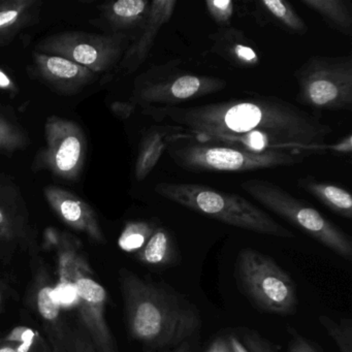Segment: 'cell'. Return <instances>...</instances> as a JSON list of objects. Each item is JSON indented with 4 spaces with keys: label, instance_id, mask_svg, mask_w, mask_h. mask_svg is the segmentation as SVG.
Here are the masks:
<instances>
[{
    "label": "cell",
    "instance_id": "6da1fadb",
    "mask_svg": "<svg viewBox=\"0 0 352 352\" xmlns=\"http://www.w3.org/2000/svg\"><path fill=\"white\" fill-rule=\"evenodd\" d=\"M145 114L186 135L251 151H327L333 129L319 117L276 96H253L201 106L152 107Z\"/></svg>",
    "mask_w": 352,
    "mask_h": 352
},
{
    "label": "cell",
    "instance_id": "7a4b0ae2",
    "mask_svg": "<svg viewBox=\"0 0 352 352\" xmlns=\"http://www.w3.org/2000/svg\"><path fill=\"white\" fill-rule=\"evenodd\" d=\"M126 294L131 333L145 343L176 345L199 329L197 311L170 288L133 276L127 281Z\"/></svg>",
    "mask_w": 352,
    "mask_h": 352
},
{
    "label": "cell",
    "instance_id": "3957f363",
    "mask_svg": "<svg viewBox=\"0 0 352 352\" xmlns=\"http://www.w3.org/2000/svg\"><path fill=\"white\" fill-rule=\"evenodd\" d=\"M166 153L179 168L193 173H242L292 166L304 162L311 154L292 150L251 151L199 141L184 131L170 138Z\"/></svg>",
    "mask_w": 352,
    "mask_h": 352
},
{
    "label": "cell",
    "instance_id": "277c9868",
    "mask_svg": "<svg viewBox=\"0 0 352 352\" xmlns=\"http://www.w3.org/2000/svg\"><path fill=\"white\" fill-rule=\"evenodd\" d=\"M154 190L168 201L234 228L279 238L294 236L267 212L239 195L195 183L160 182Z\"/></svg>",
    "mask_w": 352,
    "mask_h": 352
},
{
    "label": "cell",
    "instance_id": "5b68a950",
    "mask_svg": "<svg viewBox=\"0 0 352 352\" xmlns=\"http://www.w3.org/2000/svg\"><path fill=\"white\" fill-rule=\"evenodd\" d=\"M241 187L261 206L317 242L344 258H351V239L312 206L271 181L249 179L241 183Z\"/></svg>",
    "mask_w": 352,
    "mask_h": 352
},
{
    "label": "cell",
    "instance_id": "8992f818",
    "mask_svg": "<svg viewBox=\"0 0 352 352\" xmlns=\"http://www.w3.org/2000/svg\"><path fill=\"white\" fill-rule=\"evenodd\" d=\"M294 78L300 104L315 110H351V55L310 57L296 69Z\"/></svg>",
    "mask_w": 352,
    "mask_h": 352
},
{
    "label": "cell",
    "instance_id": "52a82bcc",
    "mask_svg": "<svg viewBox=\"0 0 352 352\" xmlns=\"http://www.w3.org/2000/svg\"><path fill=\"white\" fill-rule=\"evenodd\" d=\"M180 59L153 65L138 79L135 102L145 109L175 107L180 102L197 100L221 91L226 80L212 76L183 71Z\"/></svg>",
    "mask_w": 352,
    "mask_h": 352
},
{
    "label": "cell",
    "instance_id": "ba28073f",
    "mask_svg": "<svg viewBox=\"0 0 352 352\" xmlns=\"http://www.w3.org/2000/svg\"><path fill=\"white\" fill-rule=\"evenodd\" d=\"M239 278L251 300L275 314L294 312L298 304L296 284L271 257L253 249L241 251Z\"/></svg>",
    "mask_w": 352,
    "mask_h": 352
},
{
    "label": "cell",
    "instance_id": "9c48e42d",
    "mask_svg": "<svg viewBox=\"0 0 352 352\" xmlns=\"http://www.w3.org/2000/svg\"><path fill=\"white\" fill-rule=\"evenodd\" d=\"M212 54L228 61L232 67L238 69H254L261 63V55L244 32L238 28H218L214 34H210Z\"/></svg>",
    "mask_w": 352,
    "mask_h": 352
},
{
    "label": "cell",
    "instance_id": "30bf717a",
    "mask_svg": "<svg viewBox=\"0 0 352 352\" xmlns=\"http://www.w3.org/2000/svg\"><path fill=\"white\" fill-rule=\"evenodd\" d=\"M178 1L176 0H154L150 5L147 19L139 41L133 45L127 55L126 65L131 71L145 61L160 30L172 19Z\"/></svg>",
    "mask_w": 352,
    "mask_h": 352
},
{
    "label": "cell",
    "instance_id": "8fae6325",
    "mask_svg": "<svg viewBox=\"0 0 352 352\" xmlns=\"http://www.w3.org/2000/svg\"><path fill=\"white\" fill-rule=\"evenodd\" d=\"M181 131H183L181 127L158 123L144 133L135 162V177L138 180L143 181L149 176L162 157V154L166 151L170 138Z\"/></svg>",
    "mask_w": 352,
    "mask_h": 352
},
{
    "label": "cell",
    "instance_id": "7c38bea8",
    "mask_svg": "<svg viewBox=\"0 0 352 352\" xmlns=\"http://www.w3.org/2000/svg\"><path fill=\"white\" fill-rule=\"evenodd\" d=\"M298 186L305 192L314 197L333 213L346 219H352V197L349 191L324 181L317 180L312 176L298 180Z\"/></svg>",
    "mask_w": 352,
    "mask_h": 352
},
{
    "label": "cell",
    "instance_id": "4fadbf2b",
    "mask_svg": "<svg viewBox=\"0 0 352 352\" xmlns=\"http://www.w3.org/2000/svg\"><path fill=\"white\" fill-rule=\"evenodd\" d=\"M257 14L284 32L302 36L308 32L306 22L285 0H261L255 3Z\"/></svg>",
    "mask_w": 352,
    "mask_h": 352
},
{
    "label": "cell",
    "instance_id": "5bb4252c",
    "mask_svg": "<svg viewBox=\"0 0 352 352\" xmlns=\"http://www.w3.org/2000/svg\"><path fill=\"white\" fill-rule=\"evenodd\" d=\"M300 3L318 14L325 23L340 34L352 36V7L348 0H300Z\"/></svg>",
    "mask_w": 352,
    "mask_h": 352
},
{
    "label": "cell",
    "instance_id": "9a60e30c",
    "mask_svg": "<svg viewBox=\"0 0 352 352\" xmlns=\"http://www.w3.org/2000/svg\"><path fill=\"white\" fill-rule=\"evenodd\" d=\"M177 249L170 232L157 226L145 246L139 251L140 261L152 267H166L176 261Z\"/></svg>",
    "mask_w": 352,
    "mask_h": 352
},
{
    "label": "cell",
    "instance_id": "2e32d148",
    "mask_svg": "<svg viewBox=\"0 0 352 352\" xmlns=\"http://www.w3.org/2000/svg\"><path fill=\"white\" fill-rule=\"evenodd\" d=\"M151 1L147 0H120L113 5L115 17L125 25L145 24Z\"/></svg>",
    "mask_w": 352,
    "mask_h": 352
},
{
    "label": "cell",
    "instance_id": "e0dca14e",
    "mask_svg": "<svg viewBox=\"0 0 352 352\" xmlns=\"http://www.w3.org/2000/svg\"><path fill=\"white\" fill-rule=\"evenodd\" d=\"M157 226L148 222L129 223L119 240V246L126 252L140 251L148 242Z\"/></svg>",
    "mask_w": 352,
    "mask_h": 352
},
{
    "label": "cell",
    "instance_id": "ac0fdd59",
    "mask_svg": "<svg viewBox=\"0 0 352 352\" xmlns=\"http://www.w3.org/2000/svg\"><path fill=\"white\" fill-rule=\"evenodd\" d=\"M319 321L327 329L329 337L335 341L340 352H352L351 319L342 318L340 322H336L329 317L320 316Z\"/></svg>",
    "mask_w": 352,
    "mask_h": 352
},
{
    "label": "cell",
    "instance_id": "d6986e66",
    "mask_svg": "<svg viewBox=\"0 0 352 352\" xmlns=\"http://www.w3.org/2000/svg\"><path fill=\"white\" fill-rule=\"evenodd\" d=\"M81 151V143L77 137L69 135L65 138L57 148L55 155V162L58 170L63 173L71 172L77 166Z\"/></svg>",
    "mask_w": 352,
    "mask_h": 352
},
{
    "label": "cell",
    "instance_id": "ffe728a7",
    "mask_svg": "<svg viewBox=\"0 0 352 352\" xmlns=\"http://www.w3.org/2000/svg\"><path fill=\"white\" fill-rule=\"evenodd\" d=\"M208 13L218 28H230L234 15V5L232 0H207L205 3Z\"/></svg>",
    "mask_w": 352,
    "mask_h": 352
},
{
    "label": "cell",
    "instance_id": "44dd1931",
    "mask_svg": "<svg viewBox=\"0 0 352 352\" xmlns=\"http://www.w3.org/2000/svg\"><path fill=\"white\" fill-rule=\"evenodd\" d=\"M79 298L92 304L100 305L106 300V290L100 284L89 278H81L75 284Z\"/></svg>",
    "mask_w": 352,
    "mask_h": 352
},
{
    "label": "cell",
    "instance_id": "7402d4cb",
    "mask_svg": "<svg viewBox=\"0 0 352 352\" xmlns=\"http://www.w3.org/2000/svg\"><path fill=\"white\" fill-rule=\"evenodd\" d=\"M47 69L53 76L60 79H72L75 78L80 72L77 65L60 57L49 58L47 61Z\"/></svg>",
    "mask_w": 352,
    "mask_h": 352
},
{
    "label": "cell",
    "instance_id": "603a6c76",
    "mask_svg": "<svg viewBox=\"0 0 352 352\" xmlns=\"http://www.w3.org/2000/svg\"><path fill=\"white\" fill-rule=\"evenodd\" d=\"M53 288L44 287L38 296V311L47 320H54L59 315L60 306L55 302L52 296Z\"/></svg>",
    "mask_w": 352,
    "mask_h": 352
},
{
    "label": "cell",
    "instance_id": "cb8c5ba5",
    "mask_svg": "<svg viewBox=\"0 0 352 352\" xmlns=\"http://www.w3.org/2000/svg\"><path fill=\"white\" fill-rule=\"evenodd\" d=\"M52 296L60 307L74 306L79 300L75 285L69 283L60 284L56 288H53Z\"/></svg>",
    "mask_w": 352,
    "mask_h": 352
},
{
    "label": "cell",
    "instance_id": "d4e9b609",
    "mask_svg": "<svg viewBox=\"0 0 352 352\" xmlns=\"http://www.w3.org/2000/svg\"><path fill=\"white\" fill-rule=\"evenodd\" d=\"M73 57L77 63L84 65H91L98 60V52L94 47L87 44H80L73 50Z\"/></svg>",
    "mask_w": 352,
    "mask_h": 352
},
{
    "label": "cell",
    "instance_id": "484cf974",
    "mask_svg": "<svg viewBox=\"0 0 352 352\" xmlns=\"http://www.w3.org/2000/svg\"><path fill=\"white\" fill-rule=\"evenodd\" d=\"M34 333L28 327H17L12 331L9 339L11 341H21V345L18 346L16 352H28L34 342Z\"/></svg>",
    "mask_w": 352,
    "mask_h": 352
},
{
    "label": "cell",
    "instance_id": "4316f807",
    "mask_svg": "<svg viewBox=\"0 0 352 352\" xmlns=\"http://www.w3.org/2000/svg\"><path fill=\"white\" fill-rule=\"evenodd\" d=\"M60 213L65 219L69 222L79 221L83 215L81 206L78 201H73V199H65L61 203Z\"/></svg>",
    "mask_w": 352,
    "mask_h": 352
},
{
    "label": "cell",
    "instance_id": "83f0119b",
    "mask_svg": "<svg viewBox=\"0 0 352 352\" xmlns=\"http://www.w3.org/2000/svg\"><path fill=\"white\" fill-rule=\"evenodd\" d=\"M327 151L336 152L340 154H350L352 152V137L351 135H346L345 138L333 144V145H327Z\"/></svg>",
    "mask_w": 352,
    "mask_h": 352
},
{
    "label": "cell",
    "instance_id": "f1b7e54d",
    "mask_svg": "<svg viewBox=\"0 0 352 352\" xmlns=\"http://www.w3.org/2000/svg\"><path fill=\"white\" fill-rule=\"evenodd\" d=\"M290 352H317L316 349L306 340L298 337L290 346Z\"/></svg>",
    "mask_w": 352,
    "mask_h": 352
},
{
    "label": "cell",
    "instance_id": "f546056e",
    "mask_svg": "<svg viewBox=\"0 0 352 352\" xmlns=\"http://www.w3.org/2000/svg\"><path fill=\"white\" fill-rule=\"evenodd\" d=\"M206 352H232L228 340L217 338Z\"/></svg>",
    "mask_w": 352,
    "mask_h": 352
},
{
    "label": "cell",
    "instance_id": "4dcf8cb0",
    "mask_svg": "<svg viewBox=\"0 0 352 352\" xmlns=\"http://www.w3.org/2000/svg\"><path fill=\"white\" fill-rule=\"evenodd\" d=\"M18 17V12L13 11H5L0 12V28L8 25V24L13 23Z\"/></svg>",
    "mask_w": 352,
    "mask_h": 352
},
{
    "label": "cell",
    "instance_id": "1f68e13d",
    "mask_svg": "<svg viewBox=\"0 0 352 352\" xmlns=\"http://www.w3.org/2000/svg\"><path fill=\"white\" fill-rule=\"evenodd\" d=\"M228 343H230L232 352H249L248 349L243 345V343H241L240 340L234 337V336L228 338Z\"/></svg>",
    "mask_w": 352,
    "mask_h": 352
},
{
    "label": "cell",
    "instance_id": "d6a6232c",
    "mask_svg": "<svg viewBox=\"0 0 352 352\" xmlns=\"http://www.w3.org/2000/svg\"><path fill=\"white\" fill-rule=\"evenodd\" d=\"M11 85V81L9 78L0 71V87H9Z\"/></svg>",
    "mask_w": 352,
    "mask_h": 352
},
{
    "label": "cell",
    "instance_id": "836d02e7",
    "mask_svg": "<svg viewBox=\"0 0 352 352\" xmlns=\"http://www.w3.org/2000/svg\"><path fill=\"white\" fill-rule=\"evenodd\" d=\"M173 352H190V348L187 345V342H183V343H181L180 347L177 348Z\"/></svg>",
    "mask_w": 352,
    "mask_h": 352
},
{
    "label": "cell",
    "instance_id": "e575fe53",
    "mask_svg": "<svg viewBox=\"0 0 352 352\" xmlns=\"http://www.w3.org/2000/svg\"><path fill=\"white\" fill-rule=\"evenodd\" d=\"M0 352H16V349L12 347H3L0 349Z\"/></svg>",
    "mask_w": 352,
    "mask_h": 352
},
{
    "label": "cell",
    "instance_id": "d590c367",
    "mask_svg": "<svg viewBox=\"0 0 352 352\" xmlns=\"http://www.w3.org/2000/svg\"><path fill=\"white\" fill-rule=\"evenodd\" d=\"M3 221V213H1V211H0V223Z\"/></svg>",
    "mask_w": 352,
    "mask_h": 352
}]
</instances>
